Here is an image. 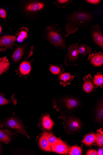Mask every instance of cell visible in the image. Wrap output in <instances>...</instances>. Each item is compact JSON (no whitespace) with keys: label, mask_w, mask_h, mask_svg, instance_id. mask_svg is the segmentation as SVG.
Returning <instances> with one entry per match:
<instances>
[{"label":"cell","mask_w":103,"mask_h":155,"mask_svg":"<svg viewBox=\"0 0 103 155\" xmlns=\"http://www.w3.org/2000/svg\"><path fill=\"white\" fill-rule=\"evenodd\" d=\"M17 39L18 42H19V43H21V42H22L23 41L24 39L19 35L17 38Z\"/></svg>","instance_id":"obj_34"},{"label":"cell","mask_w":103,"mask_h":155,"mask_svg":"<svg viewBox=\"0 0 103 155\" xmlns=\"http://www.w3.org/2000/svg\"><path fill=\"white\" fill-rule=\"evenodd\" d=\"M47 37L50 43L56 48L64 49L66 47V37L58 25L50 26L47 28Z\"/></svg>","instance_id":"obj_3"},{"label":"cell","mask_w":103,"mask_h":155,"mask_svg":"<svg viewBox=\"0 0 103 155\" xmlns=\"http://www.w3.org/2000/svg\"><path fill=\"white\" fill-rule=\"evenodd\" d=\"M0 127L5 128L13 136L20 134L30 138L22 121L16 117H10L0 121Z\"/></svg>","instance_id":"obj_2"},{"label":"cell","mask_w":103,"mask_h":155,"mask_svg":"<svg viewBox=\"0 0 103 155\" xmlns=\"http://www.w3.org/2000/svg\"><path fill=\"white\" fill-rule=\"evenodd\" d=\"M98 106L96 114L97 118L99 120H101L103 119V103L102 102H101Z\"/></svg>","instance_id":"obj_29"},{"label":"cell","mask_w":103,"mask_h":155,"mask_svg":"<svg viewBox=\"0 0 103 155\" xmlns=\"http://www.w3.org/2000/svg\"><path fill=\"white\" fill-rule=\"evenodd\" d=\"M10 64L8 60L6 57L0 58V75L8 71Z\"/></svg>","instance_id":"obj_18"},{"label":"cell","mask_w":103,"mask_h":155,"mask_svg":"<svg viewBox=\"0 0 103 155\" xmlns=\"http://www.w3.org/2000/svg\"><path fill=\"white\" fill-rule=\"evenodd\" d=\"M81 123L79 119L72 117L68 118L64 124V128L69 134L77 132L81 128Z\"/></svg>","instance_id":"obj_6"},{"label":"cell","mask_w":103,"mask_h":155,"mask_svg":"<svg viewBox=\"0 0 103 155\" xmlns=\"http://www.w3.org/2000/svg\"><path fill=\"white\" fill-rule=\"evenodd\" d=\"M94 83L98 87H103V75L101 72H98L93 78Z\"/></svg>","instance_id":"obj_24"},{"label":"cell","mask_w":103,"mask_h":155,"mask_svg":"<svg viewBox=\"0 0 103 155\" xmlns=\"http://www.w3.org/2000/svg\"><path fill=\"white\" fill-rule=\"evenodd\" d=\"M45 5L40 3H34L29 5L26 8V9L29 11L36 12L42 9Z\"/></svg>","instance_id":"obj_23"},{"label":"cell","mask_w":103,"mask_h":155,"mask_svg":"<svg viewBox=\"0 0 103 155\" xmlns=\"http://www.w3.org/2000/svg\"><path fill=\"white\" fill-rule=\"evenodd\" d=\"M50 70L51 73L54 75H59L63 73L64 69L62 65H54L50 64Z\"/></svg>","instance_id":"obj_21"},{"label":"cell","mask_w":103,"mask_h":155,"mask_svg":"<svg viewBox=\"0 0 103 155\" xmlns=\"http://www.w3.org/2000/svg\"><path fill=\"white\" fill-rule=\"evenodd\" d=\"M93 20L91 13L85 9H80L72 12L66 17V37L74 33L80 28L90 26Z\"/></svg>","instance_id":"obj_1"},{"label":"cell","mask_w":103,"mask_h":155,"mask_svg":"<svg viewBox=\"0 0 103 155\" xmlns=\"http://www.w3.org/2000/svg\"><path fill=\"white\" fill-rule=\"evenodd\" d=\"M24 53V50L22 47L18 48L14 52L12 56L13 61L17 62L20 61Z\"/></svg>","instance_id":"obj_22"},{"label":"cell","mask_w":103,"mask_h":155,"mask_svg":"<svg viewBox=\"0 0 103 155\" xmlns=\"http://www.w3.org/2000/svg\"><path fill=\"white\" fill-rule=\"evenodd\" d=\"M2 31V28L1 25H0V33H1Z\"/></svg>","instance_id":"obj_37"},{"label":"cell","mask_w":103,"mask_h":155,"mask_svg":"<svg viewBox=\"0 0 103 155\" xmlns=\"http://www.w3.org/2000/svg\"><path fill=\"white\" fill-rule=\"evenodd\" d=\"M84 83L83 89L86 93H90L95 90L97 87L95 85L93 78L91 74H88L83 78Z\"/></svg>","instance_id":"obj_9"},{"label":"cell","mask_w":103,"mask_h":155,"mask_svg":"<svg viewBox=\"0 0 103 155\" xmlns=\"http://www.w3.org/2000/svg\"><path fill=\"white\" fill-rule=\"evenodd\" d=\"M91 35L94 43L99 47L103 48V34L100 26L93 25L91 29Z\"/></svg>","instance_id":"obj_7"},{"label":"cell","mask_w":103,"mask_h":155,"mask_svg":"<svg viewBox=\"0 0 103 155\" xmlns=\"http://www.w3.org/2000/svg\"><path fill=\"white\" fill-rule=\"evenodd\" d=\"M47 138L50 147L58 143L60 140L58 139L51 133H47Z\"/></svg>","instance_id":"obj_26"},{"label":"cell","mask_w":103,"mask_h":155,"mask_svg":"<svg viewBox=\"0 0 103 155\" xmlns=\"http://www.w3.org/2000/svg\"><path fill=\"white\" fill-rule=\"evenodd\" d=\"M85 1L88 3L94 5H98L101 2L100 0H87Z\"/></svg>","instance_id":"obj_30"},{"label":"cell","mask_w":103,"mask_h":155,"mask_svg":"<svg viewBox=\"0 0 103 155\" xmlns=\"http://www.w3.org/2000/svg\"><path fill=\"white\" fill-rule=\"evenodd\" d=\"M19 36L24 39L26 38L27 37V33L25 31H21L20 32Z\"/></svg>","instance_id":"obj_33"},{"label":"cell","mask_w":103,"mask_h":155,"mask_svg":"<svg viewBox=\"0 0 103 155\" xmlns=\"http://www.w3.org/2000/svg\"><path fill=\"white\" fill-rule=\"evenodd\" d=\"M98 153L99 155H103V148L100 149L99 150Z\"/></svg>","instance_id":"obj_36"},{"label":"cell","mask_w":103,"mask_h":155,"mask_svg":"<svg viewBox=\"0 0 103 155\" xmlns=\"http://www.w3.org/2000/svg\"><path fill=\"white\" fill-rule=\"evenodd\" d=\"M13 95L10 99H8L3 94L0 93V106L6 105L9 104H13L16 105L17 104V100L14 97Z\"/></svg>","instance_id":"obj_17"},{"label":"cell","mask_w":103,"mask_h":155,"mask_svg":"<svg viewBox=\"0 0 103 155\" xmlns=\"http://www.w3.org/2000/svg\"><path fill=\"white\" fill-rule=\"evenodd\" d=\"M87 155H99L98 151L94 150H90L87 151Z\"/></svg>","instance_id":"obj_31"},{"label":"cell","mask_w":103,"mask_h":155,"mask_svg":"<svg viewBox=\"0 0 103 155\" xmlns=\"http://www.w3.org/2000/svg\"><path fill=\"white\" fill-rule=\"evenodd\" d=\"M72 2V0H57L55 3L58 8H65L67 5Z\"/></svg>","instance_id":"obj_27"},{"label":"cell","mask_w":103,"mask_h":155,"mask_svg":"<svg viewBox=\"0 0 103 155\" xmlns=\"http://www.w3.org/2000/svg\"><path fill=\"white\" fill-rule=\"evenodd\" d=\"M88 60L96 67H101L103 64V54L101 52L90 54Z\"/></svg>","instance_id":"obj_11"},{"label":"cell","mask_w":103,"mask_h":155,"mask_svg":"<svg viewBox=\"0 0 103 155\" xmlns=\"http://www.w3.org/2000/svg\"><path fill=\"white\" fill-rule=\"evenodd\" d=\"M3 151L2 146V142L0 141V155L1 154Z\"/></svg>","instance_id":"obj_35"},{"label":"cell","mask_w":103,"mask_h":155,"mask_svg":"<svg viewBox=\"0 0 103 155\" xmlns=\"http://www.w3.org/2000/svg\"><path fill=\"white\" fill-rule=\"evenodd\" d=\"M48 132L44 133L40 137L39 141V144L40 148L45 151H52L50 146L47 138Z\"/></svg>","instance_id":"obj_13"},{"label":"cell","mask_w":103,"mask_h":155,"mask_svg":"<svg viewBox=\"0 0 103 155\" xmlns=\"http://www.w3.org/2000/svg\"><path fill=\"white\" fill-rule=\"evenodd\" d=\"M17 38L14 36H5L0 38V51L12 49Z\"/></svg>","instance_id":"obj_8"},{"label":"cell","mask_w":103,"mask_h":155,"mask_svg":"<svg viewBox=\"0 0 103 155\" xmlns=\"http://www.w3.org/2000/svg\"><path fill=\"white\" fill-rule=\"evenodd\" d=\"M54 108L57 111L63 110L66 111H71L78 107L80 102L74 97H67L54 99L53 103Z\"/></svg>","instance_id":"obj_4"},{"label":"cell","mask_w":103,"mask_h":155,"mask_svg":"<svg viewBox=\"0 0 103 155\" xmlns=\"http://www.w3.org/2000/svg\"><path fill=\"white\" fill-rule=\"evenodd\" d=\"M79 40L77 43L70 45H68V53L65 57V64L66 66H76L79 64V53L78 46L80 42Z\"/></svg>","instance_id":"obj_5"},{"label":"cell","mask_w":103,"mask_h":155,"mask_svg":"<svg viewBox=\"0 0 103 155\" xmlns=\"http://www.w3.org/2000/svg\"><path fill=\"white\" fill-rule=\"evenodd\" d=\"M78 49L79 53L83 56L88 54L95 53L92 48L84 44L81 45L80 46L78 47Z\"/></svg>","instance_id":"obj_20"},{"label":"cell","mask_w":103,"mask_h":155,"mask_svg":"<svg viewBox=\"0 0 103 155\" xmlns=\"http://www.w3.org/2000/svg\"><path fill=\"white\" fill-rule=\"evenodd\" d=\"M96 134L95 142L99 147H102L103 146V132L102 129L97 130Z\"/></svg>","instance_id":"obj_25"},{"label":"cell","mask_w":103,"mask_h":155,"mask_svg":"<svg viewBox=\"0 0 103 155\" xmlns=\"http://www.w3.org/2000/svg\"><path fill=\"white\" fill-rule=\"evenodd\" d=\"M42 122L43 128L48 131L51 130L54 125V122L49 115H46L43 117Z\"/></svg>","instance_id":"obj_15"},{"label":"cell","mask_w":103,"mask_h":155,"mask_svg":"<svg viewBox=\"0 0 103 155\" xmlns=\"http://www.w3.org/2000/svg\"><path fill=\"white\" fill-rule=\"evenodd\" d=\"M7 16L6 11L3 9L0 8V17L5 18Z\"/></svg>","instance_id":"obj_32"},{"label":"cell","mask_w":103,"mask_h":155,"mask_svg":"<svg viewBox=\"0 0 103 155\" xmlns=\"http://www.w3.org/2000/svg\"><path fill=\"white\" fill-rule=\"evenodd\" d=\"M13 136L7 130L0 127V141L5 144L11 142Z\"/></svg>","instance_id":"obj_14"},{"label":"cell","mask_w":103,"mask_h":155,"mask_svg":"<svg viewBox=\"0 0 103 155\" xmlns=\"http://www.w3.org/2000/svg\"><path fill=\"white\" fill-rule=\"evenodd\" d=\"M70 148V146L61 140L51 147L52 151L63 154H68Z\"/></svg>","instance_id":"obj_10"},{"label":"cell","mask_w":103,"mask_h":155,"mask_svg":"<svg viewBox=\"0 0 103 155\" xmlns=\"http://www.w3.org/2000/svg\"><path fill=\"white\" fill-rule=\"evenodd\" d=\"M75 79V75H72L68 73H63L58 75L56 80L60 81V84L63 87L69 85Z\"/></svg>","instance_id":"obj_12"},{"label":"cell","mask_w":103,"mask_h":155,"mask_svg":"<svg viewBox=\"0 0 103 155\" xmlns=\"http://www.w3.org/2000/svg\"><path fill=\"white\" fill-rule=\"evenodd\" d=\"M31 69V66L30 62L26 61H24L20 64L19 71L22 75L26 76L30 73Z\"/></svg>","instance_id":"obj_16"},{"label":"cell","mask_w":103,"mask_h":155,"mask_svg":"<svg viewBox=\"0 0 103 155\" xmlns=\"http://www.w3.org/2000/svg\"><path fill=\"white\" fill-rule=\"evenodd\" d=\"M96 134L91 133L86 135L84 138L82 142L86 145L90 146L95 142Z\"/></svg>","instance_id":"obj_19"},{"label":"cell","mask_w":103,"mask_h":155,"mask_svg":"<svg viewBox=\"0 0 103 155\" xmlns=\"http://www.w3.org/2000/svg\"><path fill=\"white\" fill-rule=\"evenodd\" d=\"M82 152V149L80 147L74 146L70 148L69 154L70 155H80Z\"/></svg>","instance_id":"obj_28"}]
</instances>
